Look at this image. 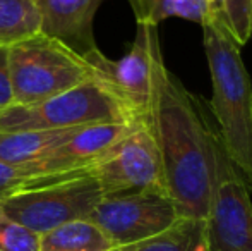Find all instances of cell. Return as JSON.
Wrapping results in <instances>:
<instances>
[{
  "label": "cell",
  "mask_w": 252,
  "mask_h": 251,
  "mask_svg": "<svg viewBox=\"0 0 252 251\" xmlns=\"http://www.w3.org/2000/svg\"><path fill=\"white\" fill-rule=\"evenodd\" d=\"M141 122V121H139ZM137 124V122H136ZM136 124H93L83 126L60 146L43 158L24 167L38 182L91 169V165L132 131Z\"/></svg>",
  "instance_id": "10"
},
{
  "label": "cell",
  "mask_w": 252,
  "mask_h": 251,
  "mask_svg": "<svg viewBox=\"0 0 252 251\" xmlns=\"http://www.w3.org/2000/svg\"><path fill=\"white\" fill-rule=\"evenodd\" d=\"M88 220L96 224L115 246H124L161 234L180 220V215L168 194L137 191L103 196Z\"/></svg>",
  "instance_id": "7"
},
{
  "label": "cell",
  "mask_w": 252,
  "mask_h": 251,
  "mask_svg": "<svg viewBox=\"0 0 252 251\" xmlns=\"http://www.w3.org/2000/svg\"><path fill=\"white\" fill-rule=\"evenodd\" d=\"M7 64L16 105L48 100L98 77L86 59L41 33L7 47Z\"/></svg>",
  "instance_id": "4"
},
{
  "label": "cell",
  "mask_w": 252,
  "mask_h": 251,
  "mask_svg": "<svg viewBox=\"0 0 252 251\" xmlns=\"http://www.w3.org/2000/svg\"><path fill=\"white\" fill-rule=\"evenodd\" d=\"M161 57L158 30L137 24L132 47L120 61H110L100 50L86 57V61L94 67L98 79L112 88L137 119L144 121L153 98L156 64Z\"/></svg>",
  "instance_id": "8"
},
{
  "label": "cell",
  "mask_w": 252,
  "mask_h": 251,
  "mask_svg": "<svg viewBox=\"0 0 252 251\" xmlns=\"http://www.w3.org/2000/svg\"><path fill=\"white\" fill-rule=\"evenodd\" d=\"M144 121L158 148L165 191L180 218L206 220L215 196L221 143L192 95L166 69L163 57L156 64Z\"/></svg>",
  "instance_id": "1"
},
{
  "label": "cell",
  "mask_w": 252,
  "mask_h": 251,
  "mask_svg": "<svg viewBox=\"0 0 252 251\" xmlns=\"http://www.w3.org/2000/svg\"><path fill=\"white\" fill-rule=\"evenodd\" d=\"M101 198L100 184L88 169L16 191L0 200V207L24 227L43 234L67 222L88 218Z\"/></svg>",
  "instance_id": "5"
},
{
  "label": "cell",
  "mask_w": 252,
  "mask_h": 251,
  "mask_svg": "<svg viewBox=\"0 0 252 251\" xmlns=\"http://www.w3.org/2000/svg\"><path fill=\"white\" fill-rule=\"evenodd\" d=\"M79 127L52 131H19L0 133V162L26 165L43 158L47 153L65 143Z\"/></svg>",
  "instance_id": "12"
},
{
  "label": "cell",
  "mask_w": 252,
  "mask_h": 251,
  "mask_svg": "<svg viewBox=\"0 0 252 251\" xmlns=\"http://www.w3.org/2000/svg\"><path fill=\"white\" fill-rule=\"evenodd\" d=\"M139 121L115 91L96 77L38 104H12L0 112V133L70 129L93 124H136Z\"/></svg>",
  "instance_id": "3"
},
{
  "label": "cell",
  "mask_w": 252,
  "mask_h": 251,
  "mask_svg": "<svg viewBox=\"0 0 252 251\" xmlns=\"http://www.w3.org/2000/svg\"><path fill=\"white\" fill-rule=\"evenodd\" d=\"M110 251H206V220L180 218L161 234Z\"/></svg>",
  "instance_id": "14"
},
{
  "label": "cell",
  "mask_w": 252,
  "mask_h": 251,
  "mask_svg": "<svg viewBox=\"0 0 252 251\" xmlns=\"http://www.w3.org/2000/svg\"><path fill=\"white\" fill-rule=\"evenodd\" d=\"M40 33L34 0H0V47H10Z\"/></svg>",
  "instance_id": "16"
},
{
  "label": "cell",
  "mask_w": 252,
  "mask_h": 251,
  "mask_svg": "<svg viewBox=\"0 0 252 251\" xmlns=\"http://www.w3.org/2000/svg\"><path fill=\"white\" fill-rule=\"evenodd\" d=\"M90 171L96 178L103 196L137 191L166 194L161 160L146 121L137 122L127 136L91 165Z\"/></svg>",
  "instance_id": "6"
},
{
  "label": "cell",
  "mask_w": 252,
  "mask_h": 251,
  "mask_svg": "<svg viewBox=\"0 0 252 251\" xmlns=\"http://www.w3.org/2000/svg\"><path fill=\"white\" fill-rule=\"evenodd\" d=\"M206 251H252V200L221 146L215 196L206 218Z\"/></svg>",
  "instance_id": "9"
},
{
  "label": "cell",
  "mask_w": 252,
  "mask_h": 251,
  "mask_svg": "<svg viewBox=\"0 0 252 251\" xmlns=\"http://www.w3.org/2000/svg\"><path fill=\"white\" fill-rule=\"evenodd\" d=\"M40 12V33L60 41L81 57L98 52L93 21L103 0H34Z\"/></svg>",
  "instance_id": "11"
},
{
  "label": "cell",
  "mask_w": 252,
  "mask_h": 251,
  "mask_svg": "<svg viewBox=\"0 0 252 251\" xmlns=\"http://www.w3.org/2000/svg\"><path fill=\"white\" fill-rule=\"evenodd\" d=\"M137 24L158 28L159 23L170 17L204 24L211 17L209 0H129Z\"/></svg>",
  "instance_id": "15"
},
{
  "label": "cell",
  "mask_w": 252,
  "mask_h": 251,
  "mask_svg": "<svg viewBox=\"0 0 252 251\" xmlns=\"http://www.w3.org/2000/svg\"><path fill=\"white\" fill-rule=\"evenodd\" d=\"M211 17L233 38L239 47L252 36V0H209Z\"/></svg>",
  "instance_id": "17"
},
{
  "label": "cell",
  "mask_w": 252,
  "mask_h": 251,
  "mask_svg": "<svg viewBox=\"0 0 252 251\" xmlns=\"http://www.w3.org/2000/svg\"><path fill=\"white\" fill-rule=\"evenodd\" d=\"M34 184H38L36 178L24 165H10L0 162V200Z\"/></svg>",
  "instance_id": "19"
},
{
  "label": "cell",
  "mask_w": 252,
  "mask_h": 251,
  "mask_svg": "<svg viewBox=\"0 0 252 251\" xmlns=\"http://www.w3.org/2000/svg\"><path fill=\"white\" fill-rule=\"evenodd\" d=\"M112 239L88 218L62 224L40 234V251H110Z\"/></svg>",
  "instance_id": "13"
},
{
  "label": "cell",
  "mask_w": 252,
  "mask_h": 251,
  "mask_svg": "<svg viewBox=\"0 0 252 251\" xmlns=\"http://www.w3.org/2000/svg\"><path fill=\"white\" fill-rule=\"evenodd\" d=\"M0 251H40V234L10 218L0 207Z\"/></svg>",
  "instance_id": "18"
},
{
  "label": "cell",
  "mask_w": 252,
  "mask_h": 251,
  "mask_svg": "<svg viewBox=\"0 0 252 251\" xmlns=\"http://www.w3.org/2000/svg\"><path fill=\"white\" fill-rule=\"evenodd\" d=\"M14 104L12 84L9 76V64H7V48L0 47V112Z\"/></svg>",
  "instance_id": "20"
},
{
  "label": "cell",
  "mask_w": 252,
  "mask_h": 251,
  "mask_svg": "<svg viewBox=\"0 0 252 251\" xmlns=\"http://www.w3.org/2000/svg\"><path fill=\"white\" fill-rule=\"evenodd\" d=\"M202 43L211 74V110L218 140L228 160L252 193V84L240 47L209 17L202 24Z\"/></svg>",
  "instance_id": "2"
}]
</instances>
